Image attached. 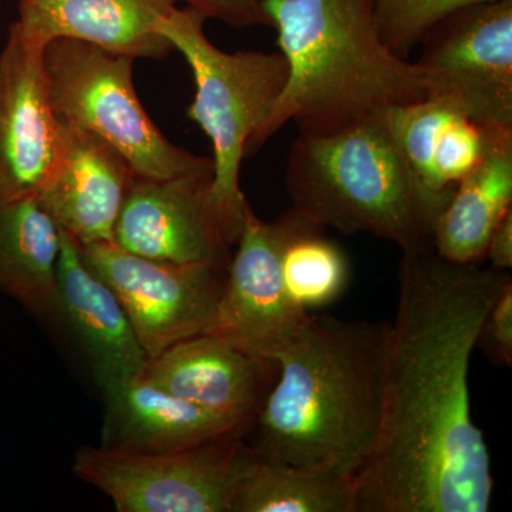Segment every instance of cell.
<instances>
[{
  "label": "cell",
  "mask_w": 512,
  "mask_h": 512,
  "mask_svg": "<svg viewBox=\"0 0 512 512\" xmlns=\"http://www.w3.org/2000/svg\"><path fill=\"white\" fill-rule=\"evenodd\" d=\"M511 275L403 254L375 448L353 478L355 512H487L490 454L471 419V356Z\"/></svg>",
  "instance_id": "obj_1"
},
{
  "label": "cell",
  "mask_w": 512,
  "mask_h": 512,
  "mask_svg": "<svg viewBox=\"0 0 512 512\" xmlns=\"http://www.w3.org/2000/svg\"><path fill=\"white\" fill-rule=\"evenodd\" d=\"M389 323L309 316L247 436L259 460L350 478L375 448Z\"/></svg>",
  "instance_id": "obj_2"
},
{
  "label": "cell",
  "mask_w": 512,
  "mask_h": 512,
  "mask_svg": "<svg viewBox=\"0 0 512 512\" xmlns=\"http://www.w3.org/2000/svg\"><path fill=\"white\" fill-rule=\"evenodd\" d=\"M262 8L288 80L247 154L291 121L299 133H336L426 99L416 63L384 45L376 0H262Z\"/></svg>",
  "instance_id": "obj_3"
},
{
  "label": "cell",
  "mask_w": 512,
  "mask_h": 512,
  "mask_svg": "<svg viewBox=\"0 0 512 512\" xmlns=\"http://www.w3.org/2000/svg\"><path fill=\"white\" fill-rule=\"evenodd\" d=\"M387 113L336 133H299L286 163V190L293 208L325 228L375 235L403 254L430 251L454 188L436 192L421 181Z\"/></svg>",
  "instance_id": "obj_4"
},
{
  "label": "cell",
  "mask_w": 512,
  "mask_h": 512,
  "mask_svg": "<svg viewBox=\"0 0 512 512\" xmlns=\"http://www.w3.org/2000/svg\"><path fill=\"white\" fill-rule=\"evenodd\" d=\"M207 18L185 6L158 19L156 30L191 67L195 96L188 119L210 137L214 147L212 198L222 224L237 244L248 201L239 173L256 131L284 93L288 63L281 52H222L205 36Z\"/></svg>",
  "instance_id": "obj_5"
},
{
  "label": "cell",
  "mask_w": 512,
  "mask_h": 512,
  "mask_svg": "<svg viewBox=\"0 0 512 512\" xmlns=\"http://www.w3.org/2000/svg\"><path fill=\"white\" fill-rule=\"evenodd\" d=\"M133 63V57L82 40H50L43 49V67L59 119L103 138L127 158L138 177L214 173L212 158L174 146L158 130L134 90Z\"/></svg>",
  "instance_id": "obj_6"
},
{
  "label": "cell",
  "mask_w": 512,
  "mask_h": 512,
  "mask_svg": "<svg viewBox=\"0 0 512 512\" xmlns=\"http://www.w3.org/2000/svg\"><path fill=\"white\" fill-rule=\"evenodd\" d=\"M245 434H227L170 453L82 447L73 473L109 495L120 512H231L251 454Z\"/></svg>",
  "instance_id": "obj_7"
},
{
  "label": "cell",
  "mask_w": 512,
  "mask_h": 512,
  "mask_svg": "<svg viewBox=\"0 0 512 512\" xmlns=\"http://www.w3.org/2000/svg\"><path fill=\"white\" fill-rule=\"evenodd\" d=\"M427 97L453 104L481 128H512V0L451 13L420 42Z\"/></svg>",
  "instance_id": "obj_8"
},
{
  "label": "cell",
  "mask_w": 512,
  "mask_h": 512,
  "mask_svg": "<svg viewBox=\"0 0 512 512\" xmlns=\"http://www.w3.org/2000/svg\"><path fill=\"white\" fill-rule=\"evenodd\" d=\"M79 249L87 266L116 293L148 359L210 332L229 262L171 264L131 254L114 242Z\"/></svg>",
  "instance_id": "obj_9"
},
{
  "label": "cell",
  "mask_w": 512,
  "mask_h": 512,
  "mask_svg": "<svg viewBox=\"0 0 512 512\" xmlns=\"http://www.w3.org/2000/svg\"><path fill=\"white\" fill-rule=\"evenodd\" d=\"M295 208L271 222L247 208L237 252L210 332L259 359L274 360L311 312L289 298L282 275V251L296 220Z\"/></svg>",
  "instance_id": "obj_10"
},
{
  "label": "cell",
  "mask_w": 512,
  "mask_h": 512,
  "mask_svg": "<svg viewBox=\"0 0 512 512\" xmlns=\"http://www.w3.org/2000/svg\"><path fill=\"white\" fill-rule=\"evenodd\" d=\"M212 175L165 180L137 175L117 218L114 244L171 264L229 262L235 242L212 198Z\"/></svg>",
  "instance_id": "obj_11"
},
{
  "label": "cell",
  "mask_w": 512,
  "mask_h": 512,
  "mask_svg": "<svg viewBox=\"0 0 512 512\" xmlns=\"http://www.w3.org/2000/svg\"><path fill=\"white\" fill-rule=\"evenodd\" d=\"M62 150V123L47 90L43 49L12 25L0 53V202L37 198Z\"/></svg>",
  "instance_id": "obj_12"
},
{
  "label": "cell",
  "mask_w": 512,
  "mask_h": 512,
  "mask_svg": "<svg viewBox=\"0 0 512 512\" xmlns=\"http://www.w3.org/2000/svg\"><path fill=\"white\" fill-rule=\"evenodd\" d=\"M60 123L62 156L37 201L77 244L113 242L136 171L103 138L62 119Z\"/></svg>",
  "instance_id": "obj_13"
},
{
  "label": "cell",
  "mask_w": 512,
  "mask_h": 512,
  "mask_svg": "<svg viewBox=\"0 0 512 512\" xmlns=\"http://www.w3.org/2000/svg\"><path fill=\"white\" fill-rule=\"evenodd\" d=\"M276 373L275 360L248 355L212 333L175 343L140 370L168 393L249 427Z\"/></svg>",
  "instance_id": "obj_14"
},
{
  "label": "cell",
  "mask_w": 512,
  "mask_h": 512,
  "mask_svg": "<svg viewBox=\"0 0 512 512\" xmlns=\"http://www.w3.org/2000/svg\"><path fill=\"white\" fill-rule=\"evenodd\" d=\"M104 399L101 447L128 453L158 454L204 441L245 434L249 426L221 416L161 389L136 375L100 387Z\"/></svg>",
  "instance_id": "obj_15"
},
{
  "label": "cell",
  "mask_w": 512,
  "mask_h": 512,
  "mask_svg": "<svg viewBox=\"0 0 512 512\" xmlns=\"http://www.w3.org/2000/svg\"><path fill=\"white\" fill-rule=\"evenodd\" d=\"M181 0H18L13 23L23 39L45 49L70 37L136 59H164L171 43L156 30L158 19Z\"/></svg>",
  "instance_id": "obj_16"
},
{
  "label": "cell",
  "mask_w": 512,
  "mask_h": 512,
  "mask_svg": "<svg viewBox=\"0 0 512 512\" xmlns=\"http://www.w3.org/2000/svg\"><path fill=\"white\" fill-rule=\"evenodd\" d=\"M56 313L72 330L99 387L136 375L146 366L148 356L116 293L87 266L76 239L64 231L57 261Z\"/></svg>",
  "instance_id": "obj_17"
},
{
  "label": "cell",
  "mask_w": 512,
  "mask_h": 512,
  "mask_svg": "<svg viewBox=\"0 0 512 512\" xmlns=\"http://www.w3.org/2000/svg\"><path fill=\"white\" fill-rule=\"evenodd\" d=\"M484 134L480 163L458 181L434 228V251L454 264H481L494 228L512 210V128Z\"/></svg>",
  "instance_id": "obj_18"
},
{
  "label": "cell",
  "mask_w": 512,
  "mask_h": 512,
  "mask_svg": "<svg viewBox=\"0 0 512 512\" xmlns=\"http://www.w3.org/2000/svg\"><path fill=\"white\" fill-rule=\"evenodd\" d=\"M387 117L404 157L430 190H453L483 157V128L447 101L426 97Z\"/></svg>",
  "instance_id": "obj_19"
},
{
  "label": "cell",
  "mask_w": 512,
  "mask_h": 512,
  "mask_svg": "<svg viewBox=\"0 0 512 512\" xmlns=\"http://www.w3.org/2000/svg\"><path fill=\"white\" fill-rule=\"evenodd\" d=\"M62 231L37 198L0 202V291L37 316L56 313Z\"/></svg>",
  "instance_id": "obj_20"
},
{
  "label": "cell",
  "mask_w": 512,
  "mask_h": 512,
  "mask_svg": "<svg viewBox=\"0 0 512 512\" xmlns=\"http://www.w3.org/2000/svg\"><path fill=\"white\" fill-rule=\"evenodd\" d=\"M231 512H355L353 481L259 460L251 451L235 483Z\"/></svg>",
  "instance_id": "obj_21"
},
{
  "label": "cell",
  "mask_w": 512,
  "mask_h": 512,
  "mask_svg": "<svg viewBox=\"0 0 512 512\" xmlns=\"http://www.w3.org/2000/svg\"><path fill=\"white\" fill-rule=\"evenodd\" d=\"M296 212L282 251V275L291 301L311 312L342 296L349 282V262L338 244L326 237L323 225Z\"/></svg>",
  "instance_id": "obj_22"
},
{
  "label": "cell",
  "mask_w": 512,
  "mask_h": 512,
  "mask_svg": "<svg viewBox=\"0 0 512 512\" xmlns=\"http://www.w3.org/2000/svg\"><path fill=\"white\" fill-rule=\"evenodd\" d=\"M491 0H376V20L384 45L406 57L436 23L451 13Z\"/></svg>",
  "instance_id": "obj_23"
},
{
  "label": "cell",
  "mask_w": 512,
  "mask_h": 512,
  "mask_svg": "<svg viewBox=\"0 0 512 512\" xmlns=\"http://www.w3.org/2000/svg\"><path fill=\"white\" fill-rule=\"evenodd\" d=\"M477 346L498 366L512 365V282L485 316Z\"/></svg>",
  "instance_id": "obj_24"
},
{
  "label": "cell",
  "mask_w": 512,
  "mask_h": 512,
  "mask_svg": "<svg viewBox=\"0 0 512 512\" xmlns=\"http://www.w3.org/2000/svg\"><path fill=\"white\" fill-rule=\"evenodd\" d=\"M207 19H217L231 28L247 29L269 26L262 0H181Z\"/></svg>",
  "instance_id": "obj_25"
},
{
  "label": "cell",
  "mask_w": 512,
  "mask_h": 512,
  "mask_svg": "<svg viewBox=\"0 0 512 512\" xmlns=\"http://www.w3.org/2000/svg\"><path fill=\"white\" fill-rule=\"evenodd\" d=\"M485 259L490 261L491 268L500 271H510L512 268V210L494 228L488 239Z\"/></svg>",
  "instance_id": "obj_26"
}]
</instances>
